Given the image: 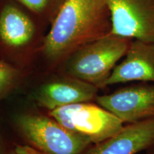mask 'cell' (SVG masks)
<instances>
[{
  "instance_id": "1",
  "label": "cell",
  "mask_w": 154,
  "mask_h": 154,
  "mask_svg": "<svg viewBox=\"0 0 154 154\" xmlns=\"http://www.w3.org/2000/svg\"><path fill=\"white\" fill-rule=\"evenodd\" d=\"M111 31V14L105 0H66L38 53L52 64L63 62L77 49Z\"/></svg>"
},
{
  "instance_id": "2",
  "label": "cell",
  "mask_w": 154,
  "mask_h": 154,
  "mask_svg": "<svg viewBox=\"0 0 154 154\" xmlns=\"http://www.w3.org/2000/svg\"><path fill=\"white\" fill-rule=\"evenodd\" d=\"M133 39L109 34L72 53L63 61L70 76L104 88V84L126 54Z\"/></svg>"
},
{
  "instance_id": "3",
  "label": "cell",
  "mask_w": 154,
  "mask_h": 154,
  "mask_svg": "<svg viewBox=\"0 0 154 154\" xmlns=\"http://www.w3.org/2000/svg\"><path fill=\"white\" fill-rule=\"evenodd\" d=\"M16 124L28 149L16 154H84L93 144L86 136L66 129L52 117L22 114L17 118Z\"/></svg>"
},
{
  "instance_id": "4",
  "label": "cell",
  "mask_w": 154,
  "mask_h": 154,
  "mask_svg": "<svg viewBox=\"0 0 154 154\" xmlns=\"http://www.w3.org/2000/svg\"><path fill=\"white\" fill-rule=\"evenodd\" d=\"M49 115L66 129L86 136L93 144L111 137L124 126L110 111L89 102L57 108Z\"/></svg>"
},
{
  "instance_id": "5",
  "label": "cell",
  "mask_w": 154,
  "mask_h": 154,
  "mask_svg": "<svg viewBox=\"0 0 154 154\" xmlns=\"http://www.w3.org/2000/svg\"><path fill=\"white\" fill-rule=\"evenodd\" d=\"M15 0H0V44L8 51L24 52L42 45L45 35L41 28L45 25Z\"/></svg>"
},
{
  "instance_id": "6",
  "label": "cell",
  "mask_w": 154,
  "mask_h": 154,
  "mask_svg": "<svg viewBox=\"0 0 154 154\" xmlns=\"http://www.w3.org/2000/svg\"><path fill=\"white\" fill-rule=\"evenodd\" d=\"M111 14V34L154 43V0H105Z\"/></svg>"
},
{
  "instance_id": "7",
  "label": "cell",
  "mask_w": 154,
  "mask_h": 154,
  "mask_svg": "<svg viewBox=\"0 0 154 154\" xmlns=\"http://www.w3.org/2000/svg\"><path fill=\"white\" fill-rule=\"evenodd\" d=\"M99 106L118 117L124 124L154 119V83L139 82L112 93L97 96Z\"/></svg>"
},
{
  "instance_id": "8",
  "label": "cell",
  "mask_w": 154,
  "mask_h": 154,
  "mask_svg": "<svg viewBox=\"0 0 154 154\" xmlns=\"http://www.w3.org/2000/svg\"><path fill=\"white\" fill-rule=\"evenodd\" d=\"M154 146V119L127 124L120 131L92 144L84 154H137Z\"/></svg>"
},
{
  "instance_id": "9",
  "label": "cell",
  "mask_w": 154,
  "mask_h": 154,
  "mask_svg": "<svg viewBox=\"0 0 154 154\" xmlns=\"http://www.w3.org/2000/svg\"><path fill=\"white\" fill-rule=\"evenodd\" d=\"M99 89L93 84L71 76L44 84L38 89L34 99L37 105L50 111L64 106L96 99Z\"/></svg>"
},
{
  "instance_id": "10",
  "label": "cell",
  "mask_w": 154,
  "mask_h": 154,
  "mask_svg": "<svg viewBox=\"0 0 154 154\" xmlns=\"http://www.w3.org/2000/svg\"><path fill=\"white\" fill-rule=\"evenodd\" d=\"M131 82L154 83V43L133 40L122 61L104 84V88Z\"/></svg>"
},
{
  "instance_id": "11",
  "label": "cell",
  "mask_w": 154,
  "mask_h": 154,
  "mask_svg": "<svg viewBox=\"0 0 154 154\" xmlns=\"http://www.w3.org/2000/svg\"><path fill=\"white\" fill-rule=\"evenodd\" d=\"M46 24L51 25L66 0H15Z\"/></svg>"
},
{
  "instance_id": "12",
  "label": "cell",
  "mask_w": 154,
  "mask_h": 154,
  "mask_svg": "<svg viewBox=\"0 0 154 154\" xmlns=\"http://www.w3.org/2000/svg\"><path fill=\"white\" fill-rule=\"evenodd\" d=\"M19 77L18 69L9 63L0 60V99L15 85Z\"/></svg>"
},
{
  "instance_id": "13",
  "label": "cell",
  "mask_w": 154,
  "mask_h": 154,
  "mask_svg": "<svg viewBox=\"0 0 154 154\" xmlns=\"http://www.w3.org/2000/svg\"><path fill=\"white\" fill-rule=\"evenodd\" d=\"M0 154H7L6 153V149L5 147V145H4V143L2 140L1 136H0ZM12 154V153H11Z\"/></svg>"
},
{
  "instance_id": "14",
  "label": "cell",
  "mask_w": 154,
  "mask_h": 154,
  "mask_svg": "<svg viewBox=\"0 0 154 154\" xmlns=\"http://www.w3.org/2000/svg\"><path fill=\"white\" fill-rule=\"evenodd\" d=\"M143 154H154V146H153L148 150H146V151H144Z\"/></svg>"
},
{
  "instance_id": "15",
  "label": "cell",
  "mask_w": 154,
  "mask_h": 154,
  "mask_svg": "<svg viewBox=\"0 0 154 154\" xmlns=\"http://www.w3.org/2000/svg\"><path fill=\"white\" fill-rule=\"evenodd\" d=\"M12 154H15V153H12Z\"/></svg>"
},
{
  "instance_id": "16",
  "label": "cell",
  "mask_w": 154,
  "mask_h": 154,
  "mask_svg": "<svg viewBox=\"0 0 154 154\" xmlns=\"http://www.w3.org/2000/svg\"><path fill=\"white\" fill-rule=\"evenodd\" d=\"M15 154H16V153H15Z\"/></svg>"
}]
</instances>
